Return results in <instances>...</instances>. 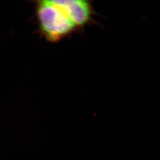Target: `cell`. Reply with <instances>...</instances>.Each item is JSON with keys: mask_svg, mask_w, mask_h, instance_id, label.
<instances>
[{"mask_svg": "<svg viewBox=\"0 0 160 160\" xmlns=\"http://www.w3.org/2000/svg\"><path fill=\"white\" fill-rule=\"evenodd\" d=\"M36 14L41 33L49 42L63 39L78 30L68 18L46 0L37 1Z\"/></svg>", "mask_w": 160, "mask_h": 160, "instance_id": "cell-1", "label": "cell"}, {"mask_svg": "<svg viewBox=\"0 0 160 160\" xmlns=\"http://www.w3.org/2000/svg\"><path fill=\"white\" fill-rule=\"evenodd\" d=\"M57 7L79 29L92 22L93 10L89 0H46Z\"/></svg>", "mask_w": 160, "mask_h": 160, "instance_id": "cell-2", "label": "cell"}]
</instances>
